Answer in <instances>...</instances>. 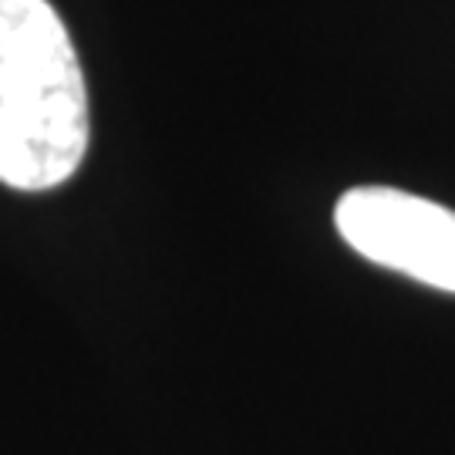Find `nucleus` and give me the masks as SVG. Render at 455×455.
Listing matches in <instances>:
<instances>
[{"instance_id":"obj_1","label":"nucleus","mask_w":455,"mask_h":455,"mask_svg":"<svg viewBox=\"0 0 455 455\" xmlns=\"http://www.w3.org/2000/svg\"><path fill=\"white\" fill-rule=\"evenodd\" d=\"M88 152V88L48 0H0V182L44 193Z\"/></svg>"},{"instance_id":"obj_2","label":"nucleus","mask_w":455,"mask_h":455,"mask_svg":"<svg viewBox=\"0 0 455 455\" xmlns=\"http://www.w3.org/2000/svg\"><path fill=\"white\" fill-rule=\"evenodd\" d=\"M334 227L364 260L455 293L452 210L391 186H358L338 199Z\"/></svg>"}]
</instances>
